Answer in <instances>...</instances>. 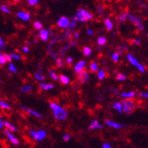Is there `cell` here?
<instances>
[{
    "instance_id": "cell-1",
    "label": "cell",
    "mask_w": 148,
    "mask_h": 148,
    "mask_svg": "<svg viewBox=\"0 0 148 148\" xmlns=\"http://www.w3.org/2000/svg\"><path fill=\"white\" fill-rule=\"evenodd\" d=\"M50 108L53 110V113L54 117L57 120H65L68 116V113L62 106H60L59 104L55 102H50Z\"/></svg>"
},
{
    "instance_id": "cell-2",
    "label": "cell",
    "mask_w": 148,
    "mask_h": 148,
    "mask_svg": "<svg viewBox=\"0 0 148 148\" xmlns=\"http://www.w3.org/2000/svg\"><path fill=\"white\" fill-rule=\"evenodd\" d=\"M93 18V14L88 12V10L84 9V8H79L76 14H75V17H74L73 19L75 21H79V22H82V23H85V22H87L88 20H90Z\"/></svg>"
},
{
    "instance_id": "cell-3",
    "label": "cell",
    "mask_w": 148,
    "mask_h": 148,
    "mask_svg": "<svg viewBox=\"0 0 148 148\" xmlns=\"http://www.w3.org/2000/svg\"><path fill=\"white\" fill-rule=\"evenodd\" d=\"M127 61L130 62V64L133 65V66H135V67H136L137 70H138L140 72L144 73V72L145 71V66H144L143 64L139 63L138 61H137V59H136L134 55H133V54L128 53V54L127 55Z\"/></svg>"
},
{
    "instance_id": "cell-4",
    "label": "cell",
    "mask_w": 148,
    "mask_h": 148,
    "mask_svg": "<svg viewBox=\"0 0 148 148\" xmlns=\"http://www.w3.org/2000/svg\"><path fill=\"white\" fill-rule=\"evenodd\" d=\"M127 19L129 20V22H130L131 24H133V25H134L138 29V31H140V32H143L144 31V25H143L142 21L140 20L139 17H137L136 16H135V14H128Z\"/></svg>"
},
{
    "instance_id": "cell-5",
    "label": "cell",
    "mask_w": 148,
    "mask_h": 148,
    "mask_svg": "<svg viewBox=\"0 0 148 148\" xmlns=\"http://www.w3.org/2000/svg\"><path fill=\"white\" fill-rule=\"evenodd\" d=\"M29 135L34 140V141H42L46 136V132L44 130H30Z\"/></svg>"
},
{
    "instance_id": "cell-6",
    "label": "cell",
    "mask_w": 148,
    "mask_h": 148,
    "mask_svg": "<svg viewBox=\"0 0 148 148\" xmlns=\"http://www.w3.org/2000/svg\"><path fill=\"white\" fill-rule=\"evenodd\" d=\"M122 103V108H123V112L129 114L131 113L133 110L136 108V103L133 101L132 99H125Z\"/></svg>"
},
{
    "instance_id": "cell-7",
    "label": "cell",
    "mask_w": 148,
    "mask_h": 148,
    "mask_svg": "<svg viewBox=\"0 0 148 148\" xmlns=\"http://www.w3.org/2000/svg\"><path fill=\"white\" fill-rule=\"evenodd\" d=\"M69 24H70V20L68 17H66V16H62L57 21V25L62 29L68 28Z\"/></svg>"
},
{
    "instance_id": "cell-8",
    "label": "cell",
    "mask_w": 148,
    "mask_h": 148,
    "mask_svg": "<svg viewBox=\"0 0 148 148\" xmlns=\"http://www.w3.org/2000/svg\"><path fill=\"white\" fill-rule=\"evenodd\" d=\"M21 108H22V109L25 110V112L28 113L29 115H31V116H35V117H37V118H39V119H42V114H40L39 112H37V111H35V110H34V109H32V108H27V107H25V106H22Z\"/></svg>"
},
{
    "instance_id": "cell-9",
    "label": "cell",
    "mask_w": 148,
    "mask_h": 148,
    "mask_svg": "<svg viewBox=\"0 0 148 148\" xmlns=\"http://www.w3.org/2000/svg\"><path fill=\"white\" fill-rule=\"evenodd\" d=\"M5 136L7 137V139L9 140V141L12 143V144H14V145H19V140L14 136V135H13V133H11L10 131H8V130H5Z\"/></svg>"
},
{
    "instance_id": "cell-10",
    "label": "cell",
    "mask_w": 148,
    "mask_h": 148,
    "mask_svg": "<svg viewBox=\"0 0 148 148\" xmlns=\"http://www.w3.org/2000/svg\"><path fill=\"white\" fill-rule=\"evenodd\" d=\"M85 66H86V61H80L74 65V71L77 74H79L82 71H84Z\"/></svg>"
},
{
    "instance_id": "cell-11",
    "label": "cell",
    "mask_w": 148,
    "mask_h": 148,
    "mask_svg": "<svg viewBox=\"0 0 148 148\" xmlns=\"http://www.w3.org/2000/svg\"><path fill=\"white\" fill-rule=\"evenodd\" d=\"M105 124L108 125L109 127H112V128H115V129H121L123 127H125V125H122V124H119V123H116L115 121H111V120H106L105 121Z\"/></svg>"
},
{
    "instance_id": "cell-12",
    "label": "cell",
    "mask_w": 148,
    "mask_h": 148,
    "mask_svg": "<svg viewBox=\"0 0 148 148\" xmlns=\"http://www.w3.org/2000/svg\"><path fill=\"white\" fill-rule=\"evenodd\" d=\"M90 79V74L86 71H82L80 73H79V80L81 83H85Z\"/></svg>"
},
{
    "instance_id": "cell-13",
    "label": "cell",
    "mask_w": 148,
    "mask_h": 148,
    "mask_svg": "<svg viewBox=\"0 0 148 148\" xmlns=\"http://www.w3.org/2000/svg\"><path fill=\"white\" fill-rule=\"evenodd\" d=\"M17 17L21 20L23 21H29L31 19V14H29L28 12H25V11H20L17 13Z\"/></svg>"
},
{
    "instance_id": "cell-14",
    "label": "cell",
    "mask_w": 148,
    "mask_h": 148,
    "mask_svg": "<svg viewBox=\"0 0 148 148\" xmlns=\"http://www.w3.org/2000/svg\"><path fill=\"white\" fill-rule=\"evenodd\" d=\"M51 34L50 33V31L46 30V29H42V30H40V33H39V36H40L41 40H42L44 42L48 41Z\"/></svg>"
},
{
    "instance_id": "cell-15",
    "label": "cell",
    "mask_w": 148,
    "mask_h": 148,
    "mask_svg": "<svg viewBox=\"0 0 148 148\" xmlns=\"http://www.w3.org/2000/svg\"><path fill=\"white\" fill-rule=\"evenodd\" d=\"M90 130H96V129H101L102 128V125L98 121V120H93L90 122V127H88Z\"/></svg>"
},
{
    "instance_id": "cell-16",
    "label": "cell",
    "mask_w": 148,
    "mask_h": 148,
    "mask_svg": "<svg viewBox=\"0 0 148 148\" xmlns=\"http://www.w3.org/2000/svg\"><path fill=\"white\" fill-rule=\"evenodd\" d=\"M121 97L125 99H132L136 97V92L134 91H128V92H123L121 93Z\"/></svg>"
},
{
    "instance_id": "cell-17",
    "label": "cell",
    "mask_w": 148,
    "mask_h": 148,
    "mask_svg": "<svg viewBox=\"0 0 148 148\" xmlns=\"http://www.w3.org/2000/svg\"><path fill=\"white\" fill-rule=\"evenodd\" d=\"M40 88H42V90H53L54 88L53 84H51V83H44V82H40L39 84Z\"/></svg>"
},
{
    "instance_id": "cell-18",
    "label": "cell",
    "mask_w": 148,
    "mask_h": 148,
    "mask_svg": "<svg viewBox=\"0 0 148 148\" xmlns=\"http://www.w3.org/2000/svg\"><path fill=\"white\" fill-rule=\"evenodd\" d=\"M104 24H105V26H106V28H107V30H108V31L113 30V28H114V24H113V22L111 21L109 18H106V19H105Z\"/></svg>"
},
{
    "instance_id": "cell-19",
    "label": "cell",
    "mask_w": 148,
    "mask_h": 148,
    "mask_svg": "<svg viewBox=\"0 0 148 148\" xmlns=\"http://www.w3.org/2000/svg\"><path fill=\"white\" fill-rule=\"evenodd\" d=\"M4 127H6V130L10 131L11 133L12 132H16L17 130V128L14 127V125H13L11 123L7 122V121H4Z\"/></svg>"
},
{
    "instance_id": "cell-20",
    "label": "cell",
    "mask_w": 148,
    "mask_h": 148,
    "mask_svg": "<svg viewBox=\"0 0 148 148\" xmlns=\"http://www.w3.org/2000/svg\"><path fill=\"white\" fill-rule=\"evenodd\" d=\"M113 108L116 109L118 113H122V112H123L122 103H121V102H115L114 104H113Z\"/></svg>"
},
{
    "instance_id": "cell-21",
    "label": "cell",
    "mask_w": 148,
    "mask_h": 148,
    "mask_svg": "<svg viewBox=\"0 0 148 148\" xmlns=\"http://www.w3.org/2000/svg\"><path fill=\"white\" fill-rule=\"evenodd\" d=\"M127 17H128V13H123L117 17V21L119 22V23H124L125 21L127 20Z\"/></svg>"
},
{
    "instance_id": "cell-22",
    "label": "cell",
    "mask_w": 148,
    "mask_h": 148,
    "mask_svg": "<svg viewBox=\"0 0 148 148\" xmlns=\"http://www.w3.org/2000/svg\"><path fill=\"white\" fill-rule=\"evenodd\" d=\"M34 78L38 81H42V80H44V79H45V76H44L41 71H37L34 73Z\"/></svg>"
},
{
    "instance_id": "cell-23",
    "label": "cell",
    "mask_w": 148,
    "mask_h": 148,
    "mask_svg": "<svg viewBox=\"0 0 148 148\" xmlns=\"http://www.w3.org/2000/svg\"><path fill=\"white\" fill-rule=\"evenodd\" d=\"M59 79H60V81L62 84H69L70 83V79L68 76H66V75H61L60 77H59Z\"/></svg>"
},
{
    "instance_id": "cell-24",
    "label": "cell",
    "mask_w": 148,
    "mask_h": 148,
    "mask_svg": "<svg viewBox=\"0 0 148 148\" xmlns=\"http://www.w3.org/2000/svg\"><path fill=\"white\" fill-rule=\"evenodd\" d=\"M98 44L100 46H103V45H105V44L107 43V38L104 36H99V38H98V41H97Z\"/></svg>"
},
{
    "instance_id": "cell-25",
    "label": "cell",
    "mask_w": 148,
    "mask_h": 148,
    "mask_svg": "<svg viewBox=\"0 0 148 148\" xmlns=\"http://www.w3.org/2000/svg\"><path fill=\"white\" fill-rule=\"evenodd\" d=\"M90 70L93 72L95 71H99V65L97 62H92L90 64Z\"/></svg>"
},
{
    "instance_id": "cell-26",
    "label": "cell",
    "mask_w": 148,
    "mask_h": 148,
    "mask_svg": "<svg viewBox=\"0 0 148 148\" xmlns=\"http://www.w3.org/2000/svg\"><path fill=\"white\" fill-rule=\"evenodd\" d=\"M21 92H23V93H28V92H30L32 90V86L31 85H25L21 88Z\"/></svg>"
},
{
    "instance_id": "cell-27",
    "label": "cell",
    "mask_w": 148,
    "mask_h": 148,
    "mask_svg": "<svg viewBox=\"0 0 148 148\" xmlns=\"http://www.w3.org/2000/svg\"><path fill=\"white\" fill-rule=\"evenodd\" d=\"M49 75H50V77L53 79V80H59V75H58V74L54 71L50 70L49 71Z\"/></svg>"
},
{
    "instance_id": "cell-28",
    "label": "cell",
    "mask_w": 148,
    "mask_h": 148,
    "mask_svg": "<svg viewBox=\"0 0 148 148\" xmlns=\"http://www.w3.org/2000/svg\"><path fill=\"white\" fill-rule=\"evenodd\" d=\"M0 108H3V109H5V110L11 108V107H10V105L8 104V103H6L4 100H0Z\"/></svg>"
},
{
    "instance_id": "cell-29",
    "label": "cell",
    "mask_w": 148,
    "mask_h": 148,
    "mask_svg": "<svg viewBox=\"0 0 148 148\" xmlns=\"http://www.w3.org/2000/svg\"><path fill=\"white\" fill-rule=\"evenodd\" d=\"M106 78V71L104 70H99L98 71V79L102 80V79H104Z\"/></svg>"
},
{
    "instance_id": "cell-30",
    "label": "cell",
    "mask_w": 148,
    "mask_h": 148,
    "mask_svg": "<svg viewBox=\"0 0 148 148\" xmlns=\"http://www.w3.org/2000/svg\"><path fill=\"white\" fill-rule=\"evenodd\" d=\"M83 53L85 56H90L91 53H92V50L90 47H88V46H86L83 48Z\"/></svg>"
},
{
    "instance_id": "cell-31",
    "label": "cell",
    "mask_w": 148,
    "mask_h": 148,
    "mask_svg": "<svg viewBox=\"0 0 148 148\" xmlns=\"http://www.w3.org/2000/svg\"><path fill=\"white\" fill-rule=\"evenodd\" d=\"M0 10H1L3 13H5V14L10 13V8L8 7V5H0Z\"/></svg>"
},
{
    "instance_id": "cell-32",
    "label": "cell",
    "mask_w": 148,
    "mask_h": 148,
    "mask_svg": "<svg viewBox=\"0 0 148 148\" xmlns=\"http://www.w3.org/2000/svg\"><path fill=\"white\" fill-rule=\"evenodd\" d=\"M76 25H77V21H75V20L73 19V20L70 21V24H69L67 29H69V30H72L73 28L76 27Z\"/></svg>"
},
{
    "instance_id": "cell-33",
    "label": "cell",
    "mask_w": 148,
    "mask_h": 148,
    "mask_svg": "<svg viewBox=\"0 0 148 148\" xmlns=\"http://www.w3.org/2000/svg\"><path fill=\"white\" fill-rule=\"evenodd\" d=\"M75 44H76V42H70L67 46H65L64 48H62V51H61V54H63L65 51H67L69 48H71L72 45H75Z\"/></svg>"
},
{
    "instance_id": "cell-34",
    "label": "cell",
    "mask_w": 148,
    "mask_h": 148,
    "mask_svg": "<svg viewBox=\"0 0 148 148\" xmlns=\"http://www.w3.org/2000/svg\"><path fill=\"white\" fill-rule=\"evenodd\" d=\"M9 57L12 60H16V61H20L21 60V56L19 54H16V53H9Z\"/></svg>"
},
{
    "instance_id": "cell-35",
    "label": "cell",
    "mask_w": 148,
    "mask_h": 148,
    "mask_svg": "<svg viewBox=\"0 0 148 148\" xmlns=\"http://www.w3.org/2000/svg\"><path fill=\"white\" fill-rule=\"evenodd\" d=\"M119 57H120L119 53H113L112 56H111V58H112V61L114 62H117L118 61H119Z\"/></svg>"
},
{
    "instance_id": "cell-36",
    "label": "cell",
    "mask_w": 148,
    "mask_h": 148,
    "mask_svg": "<svg viewBox=\"0 0 148 148\" xmlns=\"http://www.w3.org/2000/svg\"><path fill=\"white\" fill-rule=\"evenodd\" d=\"M34 27L36 29V30H42V24L39 21H36L34 23Z\"/></svg>"
},
{
    "instance_id": "cell-37",
    "label": "cell",
    "mask_w": 148,
    "mask_h": 148,
    "mask_svg": "<svg viewBox=\"0 0 148 148\" xmlns=\"http://www.w3.org/2000/svg\"><path fill=\"white\" fill-rule=\"evenodd\" d=\"M116 79L119 81H124L127 79V75H125L123 73H118L116 75Z\"/></svg>"
},
{
    "instance_id": "cell-38",
    "label": "cell",
    "mask_w": 148,
    "mask_h": 148,
    "mask_svg": "<svg viewBox=\"0 0 148 148\" xmlns=\"http://www.w3.org/2000/svg\"><path fill=\"white\" fill-rule=\"evenodd\" d=\"M8 70H9V71L12 72V73H16V72L17 71L16 67V66H14L13 63H9V65H8Z\"/></svg>"
},
{
    "instance_id": "cell-39",
    "label": "cell",
    "mask_w": 148,
    "mask_h": 148,
    "mask_svg": "<svg viewBox=\"0 0 148 148\" xmlns=\"http://www.w3.org/2000/svg\"><path fill=\"white\" fill-rule=\"evenodd\" d=\"M6 59H5V56L3 54V53H1V51H0V64H2V65H4V64H5L6 63Z\"/></svg>"
},
{
    "instance_id": "cell-40",
    "label": "cell",
    "mask_w": 148,
    "mask_h": 148,
    "mask_svg": "<svg viewBox=\"0 0 148 148\" xmlns=\"http://www.w3.org/2000/svg\"><path fill=\"white\" fill-rule=\"evenodd\" d=\"M63 65H64V62H63V61L62 60V59H58V60L56 61V66H57V67L61 68V67H62Z\"/></svg>"
},
{
    "instance_id": "cell-41",
    "label": "cell",
    "mask_w": 148,
    "mask_h": 148,
    "mask_svg": "<svg viewBox=\"0 0 148 148\" xmlns=\"http://www.w3.org/2000/svg\"><path fill=\"white\" fill-rule=\"evenodd\" d=\"M38 3H39L38 0H28V5H32V6L36 5Z\"/></svg>"
},
{
    "instance_id": "cell-42",
    "label": "cell",
    "mask_w": 148,
    "mask_h": 148,
    "mask_svg": "<svg viewBox=\"0 0 148 148\" xmlns=\"http://www.w3.org/2000/svg\"><path fill=\"white\" fill-rule=\"evenodd\" d=\"M62 139H63V141H64V142H69L70 140H71V135H69V134H65V135H63Z\"/></svg>"
},
{
    "instance_id": "cell-43",
    "label": "cell",
    "mask_w": 148,
    "mask_h": 148,
    "mask_svg": "<svg viewBox=\"0 0 148 148\" xmlns=\"http://www.w3.org/2000/svg\"><path fill=\"white\" fill-rule=\"evenodd\" d=\"M138 95H139L141 98H144V99H148V92H143V91H142V92H139Z\"/></svg>"
},
{
    "instance_id": "cell-44",
    "label": "cell",
    "mask_w": 148,
    "mask_h": 148,
    "mask_svg": "<svg viewBox=\"0 0 148 148\" xmlns=\"http://www.w3.org/2000/svg\"><path fill=\"white\" fill-rule=\"evenodd\" d=\"M132 42L134 43V44H136V45H140V44L142 43V41H141V39L136 38V39H133Z\"/></svg>"
},
{
    "instance_id": "cell-45",
    "label": "cell",
    "mask_w": 148,
    "mask_h": 148,
    "mask_svg": "<svg viewBox=\"0 0 148 148\" xmlns=\"http://www.w3.org/2000/svg\"><path fill=\"white\" fill-rule=\"evenodd\" d=\"M5 46V41L2 37L0 36V49H4Z\"/></svg>"
},
{
    "instance_id": "cell-46",
    "label": "cell",
    "mask_w": 148,
    "mask_h": 148,
    "mask_svg": "<svg viewBox=\"0 0 148 148\" xmlns=\"http://www.w3.org/2000/svg\"><path fill=\"white\" fill-rule=\"evenodd\" d=\"M72 62H73V59H72V57L69 56V57L66 58V63H67L68 65L71 64V63H72Z\"/></svg>"
},
{
    "instance_id": "cell-47",
    "label": "cell",
    "mask_w": 148,
    "mask_h": 148,
    "mask_svg": "<svg viewBox=\"0 0 148 148\" xmlns=\"http://www.w3.org/2000/svg\"><path fill=\"white\" fill-rule=\"evenodd\" d=\"M51 58H53L54 61H57L58 59H59V57H58V53H51Z\"/></svg>"
},
{
    "instance_id": "cell-48",
    "label": "cell",
    "mask_w": 148,
    "mask_h": 148,
    "mask_svg": "<svg viewBox=\"0 0 148 148\" xmlns=\"http://www.w3.org/2000/svg\"><path fill=\"white\" fill-rule=\"evenodd\" d=\"M102 148H112V146H111V145L108 143H104L102 145Z\"/></svg>"
},
{
    "instance_id": "cell-49",
    "label": "cell",
    "mask_w": 148,
    "mask_h": 148,
    "mask_svg": "<svg viewBox=\"0 0 148 148\" xmlns=\"http://www.w3.org/2000/svg\"><path fill=\"white\" fill-rule=\"evenodd\" d=\"M22 51H23V53H29V48L27 46H24L23 48H22Z\"/></svg>"
},
{
    "instance_id": "cell-50",
    "label": "cell",
    "mask_w": 148,
    "mask_h": 148,
    "mask_svg": "<svg viewBox=\"0 0 148 148\" xmlns=\"http://www.w3.org/2000/svg\"><path fill=\"white\" fill-rule=\"evenodd\" d=\"M111 92H112L113 94H115V95L119 94V91H118L117 90H116V88H113V90H111Z\"/></svg>"
},
{
    "instance_id": "cell-51",
    "label": "cell",
    "mask_w": 148,
    "mask_h": 148,
    "mask_svg": "<svg viewBox=\"0 0 148 148\" xmlns=\"http://www.w3.org/2000/svg\"><path fill=\"white\" fill-rule=\"evenodd\" d=\"M97 9H98V12H99V14H102V13H103V8H102V6H101V5H99Z\"/></svg>"
},
{
    "instance_id": "cell-52",
    "label": "cell",
    "mask_w": 148,
    "mask_h": 148,
    "mask_svg": "<svg viewBox=\"0 0 148 148\" xmlns=\"http://www.w3.org/2000/svg\"><path fill=\"white\" fill-rule=\"evenodd\" d=\"M4 127V121L2 120V118H0V129Z\"/></svg>"
},
{
    "instance_id": "cell-53",
    "label": "cell",
    "mask_w": 148,
    "mask_h": 148,
    "mask_svg": "<svg viewBox=\"0 0 148 148\" xmlns=\"http://www.w3.org/2000/svg\"><path fill=\"white\" fill-rule=\"evenodd\" d=\"M87 34L88 35H92L93 34V31L91 30V29H88V30H87Z\"/></svg>"
},
{
    "instance_id": "cell-54",
    "label": "cell",
    "mask_w": 148,
    "mask_h": 148,
    "mask_svg": "<svg viewBox=\"0 0 148 148\" xmlns=\"http://www.w3.org/2000/svg\"><path fill=\"white\" fill-rule=\"evenodd\" d=\"M79 37V32H75L74 33V38L75 39H78Z\"/></svg>"
},
{
    "instance_id": "cell-55",
    "label": "cell",
    "mask_w": 148,
    "mask_h": 148,
    "mask_svg": "<svg viewBox=\"0 0 148 148\" xmlns=\"http://www.w3.org/2000/svg\"><path fill=\"white\" fill-rule=\"evenodd\" d=\"M146 36H147V38H148V34H146Z\"/></svg>"
}]
</instances>
